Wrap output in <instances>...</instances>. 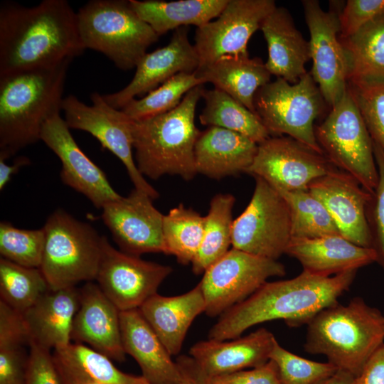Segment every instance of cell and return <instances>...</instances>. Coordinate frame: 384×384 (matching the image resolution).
<instances>
[{
  "label": "cell",
  "instance_id": "obj_22",
  "mask_svg": "<svg viewBox=\"0 0 384 384\" xmlns=\"http://www.w3.org/2000/svg\"><path fill=\"white\" fill-rule=\"evenodd\" d=\"M276 341L271 331L260 328L230 340L199 341L191 347L189 355L211 378L263 365L270 360Z\"/></svg>",
  "mask_w": 384,
  "mask_h": 384
},
{
  "label": "cell",
  "instance_id": "obj_17",
  "mask_svg": "<svg viewBox=\"0 0 384 384\" xmlns=\"http://www.w3.org/2000/svg\"><path fill=\"white\" fill-rule=\"evenodd\" d=\"M152 200L134 188L127 196L102 208V219L122 252L135 256L164 253V215L154 206Z\"/></svg>",
  "mask_w": 384,
  "mask_h": 384
},
{
  "label": "cell",
  "instance_id": "obj_31",
  "mask_svg": "<svg viewBox=\"0 0 384 384\" xmlns=\"http://www.w3.org/2000/svg\"><path fill=\"white\" fill-rule=\"evenodd\" d=\"M228 0H129L137 14L161 36L193 25L197 28L217 18Z\"/></svg>",
  "mask_w": 384,
  "mask_h": 384
},
{
  "label": "cell",
  "instance_id": "obj_43",
  "mask_svg": "<svg viewBox=\"0 0 384 384\" xmlns=\"http://www.w3.org/2000/svg\"><path fill=\"white\" fill-rule=\"evenodd\" d=\"M26 384H65L50 350L31 343Z\"/></svg>",
  "mask_w": 384,
  "mask_h": 384
},
{
  "label": "cell",
  "instance_id": "obj_3",
  "mask_svg": "<svg viewBox=\"0 0 384 384\" xmlns=\"http://www.w3.org/2000/svg\"><path fill=\"white\" fill-rule=\"evenodd\" d=\"M54 65L0 75V159L41 140L45 122L62 111L68 69Z\"/></svg>",
  "mask_w": 384,
  "mask_h": 384
},
{
  "label": "cell",
  "instance_id": "obj_42",
  "mask_svg": "<svg viewBox=\"0 0 384 384\" xmlns=\"http://www.w3.org/2000/svg\"><path fill=\"white\" fill-rule=\"evenodd\" d=\"M384 14V0H348L339 13L340 35H355L370 22Z\"/></svg>",
  "mask_w": 384,
  "mask_h": 384
},
{
  "label": "cell",
  "instance_id": "obj_16",
  "mask_svg": "<svg viewBox=\"0 0 384 384\" xmlns=\"http://www.w3.org/2000/svg\"><path fill=\"white\" fill-rule=\"evenodd\" d=\"M302 4L310 34V73L331 107L348 88L345 55L339 38L341 9L335 7L326 11L316 0H303Z\"/></svg>",
  "mask_w": 384,
  "mask_h": 384
},
{
  "label": "cell",
  "instance_id": "obj_44",
  "mask_svg": "<svg viewBox=\"0 0 384 384\" xmlns=\"http://www.w3.org/2000/svg\"><path fill=\"white\" fill-rule=\"evenodd\" d=\"M28 359L23 345L0 346V384H26Z\"/></svg>",
  "mask_w": 384,
  "mask_h": 384
},
{
  "label": "cell",
  "instance_id": "obj_32",
  "mask_svg": "<svg viewBox=\"0 0 384 384\" xmlns=\"http://www.w3.org/2000/svg\"><path fill=\"white\" fill-rule=\"evenodd\" d=\"M205 107L199 115L203 125L226 129L254 141L257 144L270 137L258 115L226 92L213 88L204 90Z\"/></svg>",
  "mask_w": 384,
  "mask_h": 384
},
{
  "label": "cell",
  "instance_id": "obj_24",
  "mask_svg": "<svg viewBox=\"0 0 384 384\" xmlns=\"http://www.w3.org/2000/svg\"><path fill=\"white\" fill-rule=\"evenodd\" d=\"M286 254L296 259L303 270L331 277L378 262L372 247L359 246L340 235L318 238H292Z\"/></svg>",
  "mask_w": 384,
  "mask_h": 384
},
{
  "label": "cell",
  "instance_id": "obj_28",
  "mask_svg": "<svg viewBox=\"0 0 384 384\" xmlns=\"http://www.w3.org/2000/svg\"><path fill=\"white\" fill-rule=\"evenodd\" d=\"M205 309L200 282L178 296L165 297L156 293L139 308L171 356L179 353L190 326Z\"/></svg>",
  "mask_w": 384,
  "mask_h": 384
},
{
  "label": "cell",
  "instance_id": "obj_19",
  "mask_svg": "<svg viewBox=\"0 0 384 384\" xmlns=\"http://www.w3.org/2000/svg\"><path fill=\"white\" fill-rule=\"evenodd\" d=\"M199 59L188 38V27H181L173 33L169 43L139 61L129 83L122 90L102 95L112 107L121 110L136 97H144L180 73H195Z\"/></svg>",
  "mask_w": 384,
  "mask_h": 384
},
{
  "label": "cell",
  "instance_id": "obj_38",
  "mask_svg": "<svg viewBox=\"0 0 384 384\" xmlns=\"http://www.w3.org/2000/svg\"><path fill=\"white\" fill-rule=\"evenodd\" d=\"M45 244L43 228L23 230L11 223H0V254L1 257L18 265L40 268Z\"/></svg>",
  "mask_w": 384,
  "mask_h": 384
},
{
  "label": "cell",
  "instance_id": "obj_27",
  "mask_svg": "<svg viewBox=\"0 0 384 384\" xmlns=\"http://www.w3.org/2000/svg\"><path fill=\"white\" fill-rule=\"evenodd\" d=\"M260 30L267 45L265 66L268 71L291 84L297 83L307 73L305 65L311 59L310 47L289 11L276 7L264 20Z\"/></svg>",
  "mask_w": 384,
  "mask_h": 384
},
{
  "label": "cell",
  "instance_id": "obj_23",
  "mask_svg": "<svg viewBox=\"0 0 384 384\" xmlns=\"http://www.w3.org/2000/svg\"><path fill=\"white\" fill-rule=\"evenodd\" d=\"M119 318L124 351L137 362L142 376L151 384L180 383V366L139 309L120 311Z\"/></svg>",
  "mask_w": 384,
  "mask_h": 384
},
{
  "label": "cell",
  "instance_id": "obj_13",
  "mask_svg": "<svg viewBox=\"0 0 384 384\" xmlns=\"http://www.w3.org/2000/svg\"><path fill=\"white\" fill-rule=\"evenodd\" d=\"M337 169L324 156L288 136L269 137L258 144L245 173L266 181L277 191L308 189L315 179Z\"/></svg>",
  "mask_w": 384,
  "mask_h": 384
},
{
  "label": "cell",
  "instance_id": "obj_49",
  "mask_svg": "<svg viewBox=\"0 0 384 384\" xmlns=\"http://www.w3.org/2000/svg\"><path fill=\"white\" fill-rule=\"evenodd\" d=\"M55 362L65 384H106L98 379L87 376L70 366L58 363L55 360Z\"/></svg>",
  "mask_w": 384,
  "mask_h": 384
},
{
  "label": "cell",
  "instance_id": "obj_1",
  "mask_svg": "<svg viewBox=\"0 0 384 384\" xmlns=\"http://www.w3.org/2000/svg\"><path fill=\"white\" fill-rule=\"evenodd\" d=\"M74 11L66 0L0 8V75L50 67L83 53Z\"/></svg>",
  "mask_w": 384,
  "mask_h": 384
},
{
  "label": "cell",
  "instance_id": "obj_6",
  "mask_svg": "<svg viewBox=\"0 0 384 384\" xmlns=\"http://www.w3.org/2000/svg\"><path fill=\"white\" fill-rule=\"evenodd\" d=\"M85 48L102 53L122 70L136 68L159 36L132 8L129 0H92L77 12Z\"/></svg>",
  "mask_w": 384,
  "mask_h": 384
},
{
  "label": "cell",
  "instance_id": "obj_47",
  "mask_svg": "<svg viewBox=\"0 0 384 384\" xmlns=\"http://www.w3.org/2000/svg\"><path fill=\"white\" fill-rule=\"evenodd\" d=\"M353 384H384V343L368 358Z\"/></svg>",
  "mask_w": 384,
  "mask_h": 384
},
{
  "label": "cell",
  "instance_id": "obj_33",
  "mask_svg": "<svg viewBox=\"0 0 384 384\" xmlns=\"http://www.w3.org/2000/svg\"><path fill=\"white\" fill-rule=\"evenodd\" d=\"M235 201V197L230 193H218L211 199L208 214L205 216L202 242L191 263L194 274L204 273L232 246Z\"/></svg>",
  "mask_w": 384,
  "mask_h": 384
},
{
  "label": "cell",
  "instance_id": "obj_9",
  "mask_svg": "<svg viewBox=\"0 0 384 384\" xmlns=\"http://www.w3.org/2000/svg\"><path fill=\"white\" fill-rule=\"evenodd\" d=\"M325 100L310 73L297 83L277 78L255 94V112L270 134H286L324 154L314 132V120Z\"/></svg>",
  "mask_w": 384,
  "mask_h": 384
},
{
  "label": "cell",
  "instance_id": "obj_40",
  "mask_svg": "<svg viewBox=\"0 0 384 384\" xmlns=\"http://www.w3.org/2000/svg\"><path fill=\"white\" fill-rule=\"evenodd\" d=\"M373 142L384 151V87L357 89L348 87Z\"/></svg>",
  "mask_w": 384,
  "mask_h": 384
},
{
  "label": "cell",
  "instance_id": "obj_50",
  "mask_svg": "<svg viewBox=\"0 0 384 384\" xmlns=\"http://www.w3.org/2000/svg\"><path fill=\"white\" fill-rule=\"evenodd\" d=\"M30 164V159L25 156L16 157L11 165L7 164L6 160L0 159V190L2 191L12 176L17 174L21 168Z\"/></svg>",
  "mask_w": 384,
  "mask_h": 384
},
{
  "label": "cell",
  "instance_id": "obj_37",
  "mask_svg": "<svg viewBox=\"0 0 384 384\" xmlns=\"http://www.w3.org/2000/svg\"><path fill=\"white\" fill-rule=\"evenodd\" d=\"M203 85L195 73H180L140 99L129 101L121 110L133 120H141L176 108L192 88Z\"/></svg>",
  "mask_w": 384,
  "mask_h": 384
},
{
  "label": "cell",
  "instance_id": "obj_45",
  "mask_svg": "<svg viewBox=\"0 0 384 384\" xmlns=\"http://www.w3.org/2000/svg\"><path fill=\"white\" fill-rule=\"evenodd\" d=\"M210 384H282L272 360L249 370L209 378Z\"/></svg>",
  "mask_w": 384,
  "mask_h": 384
},
{
  "label": "cell",
  "instance_id": "obj_20",
  "mask_svg": "<svg viewBox=\"0 0 384 384\" xmlns=\"http://www.w3.org/2000/svg\"><path fill=\"white\" fill-rule=\"evenodd\" d=\"M308 190L324 205L343 238L364 247H372L367 208L372 194L350 174L336 169L318 178Z\"/></svg>",
  "mask_w": 384,
  "mask_h": 384
},
{
  "label": "cell",
  "instance_id": "obj_15",
  "mask_svg": "<svg viewBox=\"0 0 384 384\" xmlns=\"http://www.w3.org/2000/svg\"><path fill=\"white\" fill-rule=\"evenodd\" d=\"M172 268L144 260L115 249L103 236L102 255L96 277L107 297L120 311L139 309L157 293Z\"/></svg>",
  "mask_w": 384,
  "mask_h": 384
},
{
  "label": "cell",
  "instance_id": "obj_5",
  "mask_svg": "<svg viewBox=\"0 0 384 384\" xmlns=\"http://www.w3.org/2000/svg\"><path fill=\"white\" fill-rule=\"evenodd\" d=\"M306 326L304 350L353 377L384 343V315L361 297L324 309Z\"/></svg>",
  "mask_w": 384,
  "mask_h": 384
},
{
  "label": "cell",
  "instance_id": "obj_2",
  "mask_svg": "<svg viewBox=\"0 0 384 384\" xmlns=\"http://www.w3.org/2000/svg\"><path fill=\"white\" fill-rule=\"evenodd\" d=\"M356 272L324 277L303 270L289 279L267 282L220 315L208 338H236L253 326L277 319L290 327L307 325L321 310L338 302L350 288Z\"/></svg>",
  "mask_w": 384,
  "mask_h": 384
},
{
  "label": "cell",
  "instance_id": "obj_10",
  "mask_svg": "<svg viewBox=\"0 0 384 384\" xmlns=\"http://www.w3.org/2000/svg\"><path fill=\"white\" fill-rule=\"evenodd\" d=\"M255 178L249 204L233 220L232 247L277 260L292 238L290 209L274 188L260 177Z\"/></svg>",
  "mask_w": 384,
  "mask_h": 384
},
{
  "label": "cell",
  "instance_id": "obj_18",
  "mask_svg": "<svg viewBox=\"0 0 384 384\" xmlns=\"http://www.w3.org/2000/svg\"><path fill=\"white\" fill-rule=\"evenodd\" d=\"M64 118L58 112L43 124L41 140L62 163L60 177L64 184L83 194L97 209L119 199L105 174L79 147Z\"/></svg>",
  "mask_w": 384,
  "mask_h": 384
},
{
  "label": "cell",
  "instance_id": "obj_25",
  "mask_svg": "<svg viewBox=\"0 0 384 384\" xmlns=\"http://www.w3.org/2000/svg\"><path fill=\"white\" fill-rule=\"evenodd\" d=\"M80 302V289L75 287L49 289L22 313L29 344L33 343L50 351L70 343L73 323Z\"/></svg>",
  "mask_w": 384,
  "mask_h": 384
},
{
  "label": "cell",
  "instance_id": "obj_4",
  "mask_svg": "<svg viewBox=\"0 0 384 384\" xmlns=\"http://www.w3.org/2000/svg\"><path fill=\"white\" fill-rule=\"evenodd\" d=\"M204 90L203 85L192 88L168 112L133 120L134 160L144 176L157 180L176 175L190 181L197 174L194 149L201 132L195 124V114Z\"/></svg>",
  "mask_w": 384,
  "mask_h": 384
},
{
  "label": "cell",
  "instance_id": "obj_29",
  "mask_svg": "<svg viewBox=\"0 0 384 384\" xmlns=\"http://www.w3.org/2000/svg\"><path fill=\"white\" fill-rule=\"evenodd\" d=\"M195 74L203 84L212 83L255 114V94L270 82L271 76L262 59L249 55L222 56L212 64L198 68Z\"/></svg>",
  "mask_w": 384,
  "mask_h": 384
},
{
  "label": "cell",
  "instance_id": "obj_35",
  "mask_svg": "<svg viewBox=\"0 0 384 384\" xmlns=\"http://www.w3.org/2000/svg\"><path fill=\"white\" fill-rule=\"evenodd\" d=\"M277 191L286 200L290 209L292 238L313 239L341 235L324 205L308 189Z\"/></svg>",
  "mask_w": 384,
  "mask_h": 384
},
{
  "label": "cell",
  "instance_id": "obj_51",
  "mask_svg": "<svg viewBox=\"0 0 384 384\" xmlns=\"http://www.w3.org/2000/svg\"><path fill=\"white\" fill-rule=\"evenodd\" d=\"M353 379L351 374L338 370L333 375L314 384H353Z\"/></svg>",
  "mask_w": 384,
  "mask_h": 384
},
{
  "label": "cell",
  "instance_id": "obj_30",
  "mask_svg": "<svg viewBox=\"0 0 384 384\" xmlns=\"http://www.w3.org/2000/svg\"><path fill=\"white\" fill-rule=\"evenodd\" d=\"M340 41L345 55L348 87H384V14L355 35L340 38Z\"/></svg>",
  "mask_w": 384,
  "mask_h": 384
},
{
  "label": "cell",
  "instance_id": "obj_7",
  "mask_svg": "<svg viewBox=\"0 0 384 384\" xmlns=\"http://www.w3.org/2000/svg\"><path fill=\"white\" fill-rule=\"evenodd\" d=\"M42 228L45 244L40 270L50 289L96 279L103 236L60 208L49 215Z\"/></svg>",
  "mask_w": 384,
  "mask_h": 384
},
{
  "label": "cell",
  "instance_id": "obj_39",
  "mask_svg": "<svg viewBox=\"0 0 384 384\" xmlns=\"http://www.w3.org/2000/svg\"><path fill=\"white\" fill-rule=\"evenodd\" d=\"M270 359L277 365L282 384H314L338 370L329 362H317L292 353L277 341Z\"/></svg>",
  "mask_w": 384,
  "mask_h": 384
},
{
  "label": "cell",
  "instance_id": "obj_14",
  "mask_svg": "<svg viewBox=\"0 0 384 384\" xmlns=\"http://www.w3.org/2000/svg\"><path fill=\"white\" fill-rule=\"evenodd\" d=\"M276 7L274 0H228L217 18L196 28L198 68L224 55H249L250 38Z\"/></svg>",
  "mask_w": 384,
  "mask_h": 384
},
{
  "label": "cell",
  "instance_id": "obj_21",
  "mask_svg": "<svg viewBox=\"0 0 384 384\" xmlns=\"http://www.w3.org/2000/svg\"><path fill=\"white\" fill-rule=\"evenodd\" d=\"M120 311L98 284L88 282L80 289L79 309L73 320L71 339L86 343L113 361L125 359L120 328Z\"/></svg>",
  "mask_w": 384,
  "mask_h": 384
},
{
  "label": "cell",
  "instance_id": "obj_8",
  "mask_svg": "<svg viewBox=\"0 0 384 384\" xmlns=\"http://www.w3.org/2000/svg\"><path fill=\"white\" fill-rule=\"evenodd\" d=\"M324 156L337 169L352 176L373 194L378 183L373 143L358 108L348 90L314 127Z\"/></svg>",
  "mask_w": 384,
  "mask_h": 384
},
{
  "label": "cell",
  "instance_id": "obj_46",
  "mask_svg": "<svg viewBox=\"0 0 384 384\" xmlns=\"http://www.w3.org/2000/svg\"><path fill=\"white\" fill-rule=\"evenodd\" d=\"M29 345V337L20 313L0 301V346Z\"/></svg>",
  "mask_w": 384,
  "mask_h": 384
},
{
  "label": "cell",
  "instance_id": "obj_41",
  "mask_svg": "<svg viewBox=\"0 0 384 384\" xmlns=\"http://www.w3.org/2000/svg\"><path fill=\"white\" fill-rule=\"evenodd\" d=\"M373 143L374 156L378 171V183L367 208L372 248L378 255V262L384 268V151Z\"/></svg>",
  "mask_w": 384,
  "mask_h": 384
},
{
  "label": "cell",
  "instance_id": "obj_26",
  "mask_svg": "<svg viewBox=\"0 0 384 384\" xmlns=\"http://www.w3.org/2000/svg\"><path fill=\"white\" fill-rule=\"evenodd\" d=\"M257 146L254 141L239 133L209 127L201 132L195 145L196 172L215 180L245 173Z\"/></svg>",
  "mask_w": 384,
  "mask_h": 384
},
{
  "label": "cell",
  "instance_id": "obj_34",
  "mask_svg": "<svg viewBox=\"0 0 384 384\" xmlns=\"http://www.w3.org/2000/svg\"><path fill=\"white\" fill-rule=\"evenodd\" d=\"M205 216L183 204L164 215L162 234L164 254L174 255L187 265L194 260L202 242Z\"/></svg>",
  "mask_w": 384,
  "mask_h": 384
},
{
  "label": "cell",
  "instance_id": "obj_36",
  "mask_svg": "<svg viewBox=\"0 0 384 384\" xmlns=\"http://www.w3.org/2000/svg\"><path fill=\"white\" fill-rule=\"evenodd\" d=\"M50 289L40 268L0 259L1 300L23 313Z\"/></svg>",
  "mask_w": 384,
  "mask_h": 384
},
{
  "label": "cell",
  "instance_id": "obj_11",
  "mask_svg": "<svg viewBox=\"0 0 384 384\" xmlns=\"http://www.w3.org/2000/svg\"><path fill=\"white\" fill-rule=\"evenodd\" d=\"M92 105H87L73 95L63 98L61 110L70 129L87 132L102 146L114 154L124 165L134 188L148 194L153 200L159 197L139 171L133 155V119L121 110L110 106L102 95H90Z\"/></svg>",
  "mask_w": 384,
  "mask_h": 384
},
{
  "label": "cell",
  "instance_id": "obj_12",
  "mask_svg": "<svg viewBox=\"0 0 384 384\" xmlns=\"http://www.w3.org/2000/svg\"><path fill=\"white\" fill-rule=\"evenodd\" d=\"M286 274L277 260L233 248L203 273L201 285L205 313L210 317L222 315L243 302L272 277Z\"/></svg>",
  "mask_w": 384,
  "mask_h": 384
},
{
  "label": "cell",
  "instance_id": "obj_48",
  "mask_svg": "<svg viewBox=\"0 0 384 384\" xmlns=\"http://www.w3.org/2000/svg\"><path fill=\"white\" fill-rule=\"evenodd\" d=\"M181 368L183 379L176 384H210L208 377L191 356H181L176 360ZM137 384H151L142 375Z\"/></svg>",
  "mask_w": 384,
  "mask_h": 384
}]
</instances>
